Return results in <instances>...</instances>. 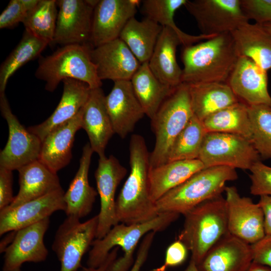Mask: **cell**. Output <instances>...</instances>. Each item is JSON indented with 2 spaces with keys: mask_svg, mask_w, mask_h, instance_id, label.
<instances>
[{
  "mask_svg": "<svg viewBox=\"0 0 271 271\" xmlns=\"http://www.w3.org/2000/svg\"><path fill=\"white\" fill-rule=\"evenodd\" d=\"M129 151L130 173L115 201V212L119 223L133 224L151 220L159 214L150 197V153L144 137L132 135Z\"/></svg>",
  "mask_w": 271,
  "mask_h": 271,
  "instance_id": "obj_1",
  "label": "cell"
},
{
  "mask_svg": "<svg viewBox=\"0 0 271 271\" xmlns=\"http://www.w3.org/2000/svg\"><path fill=\"white\" fill-rule=\"evenodd\" d=\"M239 56L231 33L183 47L182 83H226Z\"/></svg>",
  "mask_w": 271,
  "mask_h": 271,
  "instance_id": "obj_2",
  "label": "cell"
},
{
  "mask_svg": "<svg viewBox=\"0 0 271 271\" xmlns=\"http://www.w3.org/2000/svg\"><path fill=\"white\" fill-rule=\"evenodd\" d=\"M179 216L177 213L166 212L142 223L117 224L104 237L93 241L87 261V267L100 266L114 247L118 246L122 250L123 256L116 258L106 271H128L134 262L133 253L140 239L150 232L156 233L164 230Z\"/></svg>",
  "mask_w": 271,
  "mask_h": 271,
  "instance_id": "obj_3",
  "label": "cell"
},
{
  "mask_svg": "<svg viewBox=\"0 0 271 271\" xmlns=\"http://www.w3.org/2000/svg\"><path fill=\"white\" fill-rule=\"evenodd\" d=\"M178 240L191 252L198 264L207 252L228 233L227 210L222 195L207 200L187 212Z\"/></svg>",
  "mask_w": 271,
  "mask_h": 271,
  "instance_id": "obj_4",
  "label": "cell"
},
{
  "mask_svg": "<svg viewBox=\"0 0 271 271\" xmlns=\"http://www.w3.org/2000/svg\"><path fill=\"white\" fill-rule=\"evenodd\" d=\"M238 178L236 169L228 166L204 168L170 190L156 202L160 214L174 212L184 215L199 204L221 195L226 183Z\"/></svg>",
  "mask_w": 271,
  "mask_h": 271,
  "instance_id": "obj_5",
  "label": "cell"
},
{
  "mask_svg": "<svg viewBox=\"0 0 271 271\" xmlns=\"http://www.w3.org/2000/svg\"><path fill=\"white\" fill-rule=\"evenodd\" d=\"M91 48L89 44L63 46L40 59L35 77L45 82V89L49 92L67 78L84 82L91 89L101 87L102 81L90 57Z\"/></svg>",
  "mask_w": 271,
  "mask_h": 271,
  "instance_id": "obj_6",
  "label": "cell"
},
{
  "mask_svg": "<svg viewBox=\"0 0 271 271\" xmlns=\"http://www.w3.org/2000/svg\"><path fill=\"white\" fill-rule=\"evenodd\" d=\"M193 115L189 85L182 83L165 99L151 119L156 139L150 155V168L168 162L174 141Z\"/></svg>",
  "mask_w": 271,
  "mask_h": 271,
  "instance_id": "obj_7",
  "label": "cell"
},
{
  "mask_svg": "<svg viewBox=\"0 0 271 271\" xmlns=\"http://www.w3.org/2000/svg\"><path fill=\"white\" fill-rule=\"evenodd\" d=\"M260 159L249 139L234 134L209 132L205 136L198 159L205 168L228 166L250 170Z\"/></svg>",
  "mask_w": 271,
  "mask_h": 271,
  "instance_id": "obj_8",
  "label": "cell"
},
{
  "mask_svg": "<svg viewBox=\"0 0 271 271\" xmlns=\"http://www.w3.org/2000/svg\"><path fill=\"white\" fill-rule=\"evenodd\" d=\"M79 219L67 217L56 232L52 248L60 262V271L81 268L82 257L96 238L98 215L84 222Z\"/></svg>",
  "mask_w": 271,
  "mask_h": 271,
  "instance_id": "obj_9",
  "label": "cell"
},
{
  "mask_svg": "<svg viewBox=\"0 0 271 271\" xmlns=\"http://www.w3.org/2000/svg\"><path fill=\"white\" fill-rule=\"evenodd\" d=\"M184 7L205 35L231 33L249 21L240 0H187Z\"/></svg>",
  "mask_w": 271,
  "mask_h": 271,
  "instance_id": "obj_10",
  "label": "cell"
},
{
  "mask_svg": "<svg viewBox=\"0 0 271 271\" xmlns=\"http://www.w3.org/2000/svg\"><path fill=\"white\" fill-rule=\"evenodd\" d=\"M0 109L9 128L8 142L0 153V167L18 170L39 160L42 141L21 124L13 114L5 92L0 93Z\"/></svg>",
  "mask_w": 271,
  "mask_h": 271,
  "instance_id": "obj_11",
  "label": "cell"
},
{
  "mask_svg": "<svg viewBox=\"0 0 271 271\" xmlns=\"http://www.w3.org/2000/svg\"><path fill=\"white\" fill-rule=\"evenodd\" d=\"M224 192L228 232L249 244L259 241L265 235L260 206L250 198L241 196L234 186H226Z\"/></svg>",
  "mask_w": 271,
  "mask_h": 271,
  "instance_id": "obj_12",
  "label": "cell"
},
{
  "mask_svg": "<svg viewBox=\"0 0 271 271\" xmlns=\"http://www.w3.org/2000/svg\"><path fill=\"white\" fill-rule=\"evenodd\" d=\"M126 173V168L113 155L108 157L105 155L99 156L98 166L94 173L100 200V210L97 215V239L104 237L114 226L119 223L115 212V194Z\"/></svg>",
  "mask_w": 271,
  "mask_h": 271,
  "instance_id": "obj_13",
  "label": "cell"
},
{
  "mask_svg": "<svg viewBox=\"0 0 271 271\" xmlns=\"http://www.w3.org/2000/svg\"><path fill=\"white\" fill-rule=\"evenodd\" d=\"M98 0H59L53 43L89 44L94 9Z\"/></svg>",
  "mask_w": 271,
  "mask_h": 271,
  "instance_id": "obj_14",
  "label": "cell"
},
{
  "mask_svg": "<svg viewBox=\"0 0 271 271\" xmlns=\"http://www.w3.org/2000/svg\"><path fill=\"white\" fill-rule=\"evenodd\" d=\"M141 1L99 0L94 9L89 44L96 48L119 38L127 23L135 17Z\"/></svg>",
  "mask_w": 271,
  "mask_h": 271,
  "instance_id": "obj_15",
  "label": "cell"
},
{
  "mask_svg": "<svg viewBox=\"0 0 271 271\" xmlns=\"http://www.w3.org/2000/svg\"><path fill=\"white\" fill-rule=\"evenodd\" d=\"M62 188L14 208L0 210V235L16 231L41 221L55 212L64 211L66 204Z\"/></svg>",
  "mask_w": 271,
  "mask_h": 271,
  "instance_id": "obj_16",
  "label": "cell"
},
{
  "mask_svg": "<svg viewBox=\"0 0 271 271\" xmlns=\"http://www.w3.org/2000/svg\"><path fill=\"white\" fill-rule=\"evenodd\" d=\"M49 223V218H47L16 231L13 240L4 250L3 271H21L25 262L46 260L48 251L44 243V237Z\"/></svg>",
  "mask_w": 271,
  "mask_h": 271,
  "instance_id": "obj_17",
  "label": "cell"
},
{
  "mask_svg": "<svg viewBox=\"0 0 271 271\" xmlns=\"http://www.w3.org/2000/svg\"><path fill=\"white\" fill-rule=\"evenodd\" d=\"M90 55L101 81L130 80L141 64L119 38L99 47L91 48Z\"/></svg>",
  "mask_w": 271,
  "mask_h": 271,
  "instance_id": "obj_18",
  "label": "cell"
},
{
  "mask_svg": "<svg viewBox=\"0 0 271 271\" xmlns=\"http://www.w3.org/2000/svg\"><path fill=\"white\" fill-rule=\"evenodd\" d=\"M105 104L114 133L121 139L132 132L145 115L130 80L114 82L111 90L105 97Z\"/></svg>",
  "mask_w": 271,
  "mask_h": 271,
  "instance_id": "obj_19",
  "label": "cell"
},
{
  "mask_svg": "<svg viewBox=\"0 0 271 271\" xmlns=\"http://www.w3.org/2000/svg\"><path fill=\"white\" fill-rule=\"evenodd\" d=\"M267 82V71L251 59L239 56L226 83L246 104L271 106Z\"/></svg>",
  "mask_w": 271,
  "mask_h": 271,
  "instance_id": "obj_20",
  "label": "cell"
},
{
  "mask_svg": "<svg viewBox=\"0 0 271 271\" xmlns=\"http://www.w3.org/2000/svg\"><path fill=\"white\" fill-rule=\"evenodd\" d=\"M252 261L251 244L228 232L196 265L199 271H246Z\"/></svg>",
  "mask_w": 271,
  "mask_h": 271,
  "instance_id": "obj_21",
  "label": "cell"
},
{
  "mask_svg": "<svg viewBox=\"0 0 271 271\" xmlns=\"http://www.w3.org/2000/svg\"><path fill=\"white\" fill-rule=\"evenodd\" d=\"M62 82V97L52 114L43 122L27 128L42 142L54 129L73 118L89 97L91 89L87 83L71 78L65 79Z\"/></svg>",
  "mask_w": 271,
  "mask_h": 271,
  "instance_id": "obj_22",
  "label": "cell"
},
{
  "mask_svg": "<svg viewBox=\"0 0 271 271\" xmlns=\"http://www.w3.org/2000/svg\"><path fill=\"white\" fill-rule=\"evenodd\" d=\"M82 112L83 108L73 118L52 130L42 142L39 160L54 173L71 161L75 134L81 128Z\"/></svg>",
  "mask_w": 271,
  "mask_h": 271,
  "instance_id": "obj_23",
  "label": "cell"
},
{
  "mask_svg": "<svg viewBox=\"0 0 271 271\" xmlns=\"http://www.w3.org/2000/svg\"><path fill=\"white\" fill-rule=\"evenodd\" d=\"M101 87L91 89L83 107L81 128L87 133L93 152L105 155L106 146L114 131L105 104Z\"/></svg>",
  "mask_w": 271,
  "mask_h": 271,
  "instance_id": "obj_24",
  "label": "cell"
},
{
  "mask_svg": "<svg viewBox=\"0 0 271 271\" xmlns=\"http://www.w3.org/2000/svg\"><path fill=\"white\" fill-rule=\"evenodd\" d=\"M93 153L89 143L86 144L82 149L78 170L64 195L67 217L80 219L88 215L92 209L98 194L88 181Z\"/></svg>",
  "mask_w": 271,
  "mask_h": 271,
  "instance_id": "obj_25",
  "label": "cell"
},
{
  "mask_svg": "<svg viewBox=\"0 0 271 271\" xmlns=\"http://www.w3.org/2000/svg\"><path fill=\"white\" fill-rule=\"evenodd\" d=\"M179 45L182 43L177 34L171 28L163 27L148 62L156 77L172 87L182 83V69L176 58L177 48Z\"/></svg>",
  "mask_w": 271,
  "mask_h": 271,
  "instance_id": "obj_26",
  "label": "cell"
},
{
  "mask_svg": "<svg viewBox=\"0 0 271 271\" xmlns=\"http://www.w3.org/2000/svg\"><path fill=\"white\" fill-rule=\"evenodd\" d=\"M18 171L19 191L8 207H16L61 188L57 173L39 160L20 168Z\"/></svg>",
  "mask_w": 271,
  "mask_h": 271,
  "instance_id": "obj_27",
  "label": "cell"
},
{
  "mask_svg": "<svg viewBox=\"0 0 271 271\" xmlns=\"http://www.w3.org/2000/svg\"><path fill=\"white\" fill-rule=\"evenodd\" d=\"M204 168L199 159L173 161L150 168L148 180L151 200L155 203L168 191Z\"/></svg>",
  "mask_w": 271,
  "mask_h": 271,
  "instance_id": "obj_28",
  "label": "cell"
},
{
  "mask_svg": "<svg viewBox=\"0 0 271 271\" xmlns=\"http://www.w3.org/2000/svg\"><path fill=\"white\" fill-rule=\"evenodd\" d=\"M188 85L193 114L202 121L213 113L240 101L227 83Z\"/></svg>",
  "mask_w": 271,
  "mask_h": 271,
  "instance_id": "obj_29",
  "label": "cell"
},
{
  "mask_svg": "<svg viewBox=\"0 0 271 271\" xmlns=\"http://www.w3.org/2000/svg\"><path fill=\"white\" fill-rule=\"evenodd\" d=\"M231 34L239 56L251 59L266 71L271 69V34L262 25L247 22Z\"/></svg>",
  "mask_w": 271,
  "mask_h": 271,
  "instance_id": "obj_30",
  "label": "cell"
},
{
  "mask_svg": "<svg viewBox=\"0 0 271 271\" xmlns=\"http://www.w3.org/2000/svg\"><path fill=\"white\" fill-rule=\"evenodd\" d=\"M130 82L145 115L150 119L176 88L158 79L151 70L148 62L141 64Z\"/></svg>",
  "mask_w": 271,
  "mask_h": 271,
  "instance_id": "obj_31",
  "label": "cell"
},
{
  "mask_svg": "<svg viewBox=\"0 0 271 271\" xmlns=\"http://www.w3.org/2000/svg\"><path fill=\"white\" fill-rule=\"evenodd\" d=\"M163 27L148 18L138 21L133 17L126 24L119 38L141 64L148 62Z\"/></svg>",
  "mask_w": 271,
  "mask_h": 271,
  "instance_id": "obj_32",
  "label": "cell"
},
{
  "mask_svg": "<svg viewBox=\"0 0 271 271\" xmlns=\"http://www.w3.org/2000/svg\"><path fill=\"white\" fill-rule=\"evenodd\" d=\"M207 131L237 134L251 141L252 129L248 105L239 102L223 108L202 121Z\"/></svg>",
  "mask_w": 271,
  "mask_h": 271,
  "instance_id": "obj_33",
  "label": "cell"
},
{
  "mask_svg": "<svg viewBox=\"0 0 271 271\" xmlns=\"http://www.w3.org/2000/svg\"><path fill=\"white\" fill-rule=\"evenodd\" d=\"M187 0H144L141 1V11L146 18L163 27L175 31L180 38L183 47L212 38L216 36L192 35L183 32L175 24L174 17L176 11L184 6Z\"/></svg>",
  "mask_w": 271,
  "mask_h": 271,
  "instance_id": "obj_34",
  "label": "cell"
},
{
  "mask_svg": "<svg viewBox=\"0 0 271 271\" xmlns=\"http://www.w3.org/2000/svg\"><path fill=\"white\" fill-rule=\"evenodd\" d=\"M49 43L25 30L17 46L0 67V93L5 92L8 81L20 68L38 57Z\"/></svg>",
  "mask_w": 271,
  "mask_h": 271,
  "instance_id": "obj_35",
  "label": "cell"
},
{
  "mask_svg": "<svg viewBox=\"0 0 271 271\" xmlns=\"http://www.w3.org/2000/svg\"><path fill=\"white\" fill-rule=\"evenodd\" d=\"M207 133L202 121L193 115L174 141L168 162L198 159Z\"/></svg>",
  "mask_w": 271,
  "mask_h": 271,
  "instance_id": "obj_36",
  "label": "cell"
},
{
  "mask_svg": "<svg viewBox=\"0 0 271 271\" xmlns=\"http://www.w3.org/2000/svg\"><path fill=\"white\" fill-rule=\"evenodd\" d=\"M57 1L39 0L23 22L25 30L53 43L58 16Z\"/></svg>",
  "mask_w": 271,
  "mask_h": 271,
  "instance_id": "obj_37",
  "label": "cell"
},
{
  "mask_svg": "<svg viewBox=\"0 0 271 271\" xmlns=\"http://www.w3.org/2000/svg\"><path fill=\"white\" fill-rule=\"evenodd\" d=\"M252 144L260 158L271 159V106L248 105Z\"/></svg>",
  "mask_w": 271,
  "mask_h": 271,
  "instance_id": "obj_38",
  "label": "cell"
},
{
  "mask_svg": "<svg viewBox=\"0 0 271 271\" xmlns=\"http://www.w3.org/2000/svg\"><path fill=\"white\" fill-rule=\"evenodd\" d=\"M39 0H11L0 15V28L10 29L23 23Z\"/></svg>",
  "mask_w": 271,
  "mask_h": 271,
  "instance_id": "obj_39",
  "label": "cell"
},
{
  "mask_svg": "<svg viewBox=\"0 0 271 271\" xmlns=\"http://www.w3.org/2000/svg\"><path fill=\"white\" fill-rule=\"evenodd\" d=\"M249 170L250 193L259 196H271V167L258 161L252 166Z\"/></svg>",
  "mask_w": 271,
  "mask_h": 271,
  "instance_id": "obj_40",
  "label": "cell"
},
{
  "mask_svg": "<svg viewBox=\"0 0 271 271\" xmlns=\"http://www.w3.org/2000/svg\"><path fill=\"white\" fill-rule=\"evenodd\" d=\"M241 9L248 20L263 24L271 22V0H240Z\"/></svg>",
  "mask_w": 271,
  "mask_h": 271,
  "instance_id": "obj_41",
  "label": "cell"
},
{
  "mask_svg": "<svg viewBox=\"0 0 271 271\" xmlns=\"http://www.w3.org/2000/svg\"><path fill=\"white\" fill-rule=\"evenodd\" d=\"M187 250L185 245L179 240L174 241L167 249L163 264L151 271H166L169 267L182 264L186 259Z\"/></svg>",
  "mask_w": 271,
  "mask_h": 271,
  "instance_id": "obj_42",
  "label": "cell"
},
{
  "mask_svg": "<svg viewBox=\"0 0 271 271\" xmlns=\"http://www.w3.org/2000/svg\"><path fill=\"white\" fill-rule=\"evenodd\" d=\"M11 170L0 167V210L13 202V173Z\"/></svg>",
  "mask_w": 271,
  "mask_h": 271,
  "instance_id": "obj_43",
  "label": "cell"
},
{
  "mask_svg": "<svg viewBox=\"0 0 271 271\" xmlns=\"http://www.w3.org/2000/svg\"><path fill=\"white\" fill-rule=\"evenodd\" d=\"M251 245L253 261L271 267V235H265Z\"/></svg>",
  "mask_w": 271,
  "mask_h": 271,
  "instance_id": "obj_44",
  "label": "cell"
},
{
  "mask_svg": "<svg viewBox=\"0 0 271 271\" xmlns=\"http://www.w3.org/2000/svg\"><path fill=\"white\" fill-rule=\"evenodd\" d=\"M156 232L152 231L147 234L140 245L136 258L130 271H140L148 256Z\"/></svg>",
  "mask_w": 271,
  "mask_h": 271,
  "instance_id": "obj_45",
  "label": "cell"
},
{
  "mask_svg": "<svg viewBox=\"0 0 271 271\" xmlns=\"http://www.w3.org/2000/svg\"><path fill=\"white\" fill-rule=\"evenodd\" d=\"M257 203L262 209L264 214L265 235H271V196H260Z\"/></svg>",
  "mask_w": 271,
  "mask_h": 271,
  "instance_id": "obj_46",
  "label": "cell"
},
{
  "mask_svg": "<svg viewBox=\"0 0 271 271\" xmlns=\"http://www.w3.org/2000/svg\"><path fill=\"white\" fill-rule=\"evenodd\" d=\"M118 248L115 247L111 250L105 260L97 268L82 267L81 271H106L109 265L116 258Z\"/></svg>",
  "mask_w": 271,
  "mask_h": 271,
  "instance_id": "obj_47",
  "label": "cell"
},
{
  "mask_svg": "<svg viewBox=\"0 0 271 271\" xmlns=\"http://www.w3.org/2000/svg\"><path fill=\"white\" fill-rule=\"evenodd\" d=\"M246 271H271V267L252 261Z\"/></svg>",
  "mask_w": 271,
  "mask_h": 271,
  "instance_id": "obj_48",
  "label": "cell"
},
{
  "mask_svg": "<svg viewBox=\"0 0 271 271\" xmlns=\"http://www.w3.org/2000/svg\"><path fill=\"white\" fill-rule=\"evenodd\" d=\"M184 271H199L195 262L190 260L189 265Z\"/></svg>",
  "mask_w": 271,
  "mask_h": 271,
  "instance_id": "obj_49",
  "label": "cell"
},
{
  "mask_svg": "<svg viewBox=\"0 0 271 271\" xmlns=\"http://www.w3.org/2000/svg\"><path fill=\"white\" fill-rule=\"evenodd\" d=\"M262 25L263 28L269 33L271 34V22L264 23L261 24Z\"/></svg>",
  "mask_w": 271,
  "mask_h": 271,
  "instance_id": "obj_50",
  "label": "cell"
}]
</instances>
